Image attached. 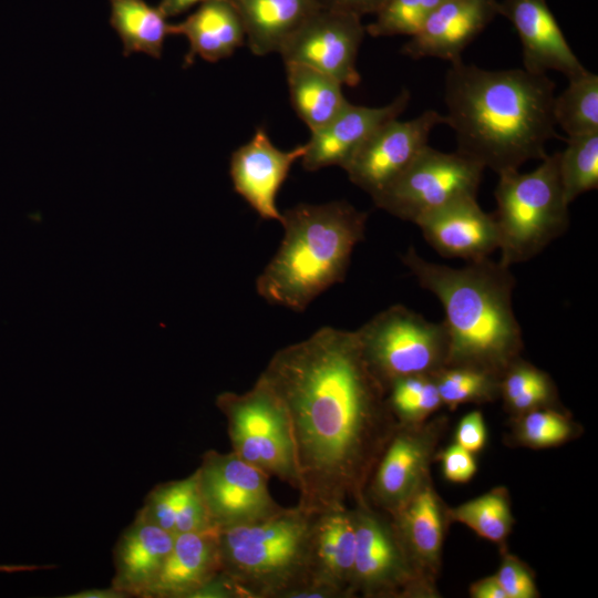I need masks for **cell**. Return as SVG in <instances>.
<instances>
[{
    "instance_id": "cell-1",
    "label": "cell",
    "mask_w": 598,
    "mask_h": 598,
    "mask_svg": "<svg viewBox=\"0 0 598 598\" xmlns=\"http://www.w3.org/2000/svg\"><path fill=\"white\" fill-rule=\"evenodd\" d=\"M259 377L290 422L298 506L317 514L365 501L371 473L398 424L355 331L322 327L275 352Z\"/></svg>"
},
{
    "instance_id": "cell-2",
    "label": "cell",
    "mask_w": 598,
    "mask_h": 598,
    "mask_svg": "<svg viewBox=\"0 0 598 598\" xmlns=\"http://www.w3.org/2000/svg\"><path fill=\"white\" fill-rule=\"evenodd\" d=\"M555 82L525 69L485 70L463 60L444 79V124L456 152L497 175L543 159L559 138L553 115Z\"/></svg>"
},
{
    "instance_id": "cell-3",
    "label": "cell",
    "mask_w": 598,
    "mask_h": 598,
    "mask_svg": "<svg viewBox=\"0 0 598 598\" xmlns=\"http://www.w3.org/2000/svg\"><path fill=\"white\" fill-rule=\"evenodd\" d=\"M402 261L443 307L448 336L446 367L472 368L502 378L523 349L509 267L486 258L453 268L429 261L413 248Z\"/></svg>"
},
{
    "instance_id": "cell-4",
    "label": "cell",
    "mask_w": 598,
    "mask_h": 598,
    "mask_svg": "<svg viewBox=\"0 0 598 598\" xmlns=\"http://www.w3.org/2000/svg\"><path fill=\"white\" fill-rule=\"evenodd\" d=\"M368 215L346 200L298 204L281 213L283 237L256 279L268 303L301 312L346 278Z\"/></svg>"
},
{
    "instance_id": "cell-5",
    "label": "cell",
    "mask_w": 598,
    "mask_h": 598,
    "mask_svg": "<svg viewBox=\"0 0 598 598\" xmlns=\"http://www.w3.org/2000/svg\"><path fill=\"white\" fill-rule=\"evenodd\" d=\"M313 516L297 505L255 523L218 529L220 571L244 598H290L312 584Z\"/></svg>"
},
{
    "instance_id": "cell-6",
    "label": "cell",
    "mask_w": 598,
    "mask_h": 598,
    "mask_svg": "<svg viewBox=\"0 0 598 598\" xmlns=\"http://www.w3.org/2000/svg\"><path fill=\"white\" fill-rule=\"evenodd\" d=\"M540 161L528 173L517 169L498 174L493 215L498 230V261L506 267L532 259L569 225L558 152Z\"/></svg>"
},
{
    "instance_id": "cell-7",
    "label": "cell",
    "mask_w": 598,
    "mask_h": 598,
    "mask_svg": "<svg viewBox=\"0 0 598 598\" xmlns=\"http://www.w3.org/2000/svg\"><path fill=\"white\" fill-rule=\"evenodd\" d=\"M371 372L384 386L411 375H433L447 364L444 322H431L403 305L380 311L354 330Z\"/></svg>"
},
{
    "instance_id": "cell-8",
    "label": "cell",
    "mask_w": 598,
    "mask_h": 598,
    "mask_svg": "<svg viewBox=\"0 0 598 598\" xmlns=\"http://www.w3.org/2000/svg\"><path fill=\"white\" fill-rule=\"evenodd\" d=\"M216 406L226 419L231 451L270 477L299 486L290 422L283 404L260 378L246 392H221Z\"/></svg>"
},
{
    "instance_id": "cell-9",
    "label": "cell",
    "mask_w": 598,
    "mask_h": 598,
    "mask_svg": "<svg viewBox=\"0 0 598 598\" xmlns=\"http://www.w3.org/2000/svg\"><path fill=\"white\" fill-rule=\"evenodd\" d=\"M484 167L458 152L426 145L405 171L373 197L377 207L416 224L465 197H476Z\"/></svg>"
},
{
    "instance_id": "cell-10",
    "label": "cell",
    "mask_w": 598,
    "mask_h": 598,
    "mask_svg": "<svg viewBox=\"0 0 598 598\" xmlns=\"http://www.w3.org/2000/svg\"><path fill=\"white\" fill-rule=\"evenodd\" d=\"M352 511L355 550L351 596L389 598L423 594L424 585L411 568L390 516L385 517L367 499L355 503Z\"/></svg>"
},
{
    "instance_id": "cell-11",
    "label": "cell",
    "mask_w": 598,
    "mask_h": 598,
    "mask_svg": "<svg viewBox=\"0 0 598 598\" xmlns=\"http://www.w3.org/2000/svg\"><path fill=\"white\" fill-rule=\"evenodd\" d=\"M195 472L212 524L218 529L255 523L283 508L269 492L270 476L233 451H206Z\"/></svg>"
},
{
    "instance_id": "cell-12",
    "label": "cell",
    "mask_w": 598,
    "mask_h": 598,
    "mask_svg": "<svg viewBox=\"0 0 598 598\" xmlns=\"http://www.w3.org/2000/svg\"><path fill=\"white\" fill-rule=\"evenodd\" d=\"M361 18L354 12L324 6L287 39L278 53L285 64L307 65L342 85L357 86L361 81L357 56L367 33Z\"/></svg>"
},
{
    "instance_id": "cell-13",
    "label": "cell",
    "mask_w": 598,
    "mask_h": 598,
    "mask_svg": "<svg viewBox=\"0 0 598 598\" xmlns=\"http://www.w3.org/2000/svg\"><path fill=\"white\" fill-rule=\"evenodd\" d=\"M444 115L426 110L419 116L381 124L342 167L351 183L372 198L383 192L426 146L432 130Z\"/></svg>"
},
{
    "instance_id": "cell-14",
    "label": "cell",
    "mask_w": 598,
    "mask_h": 598,
    "mask_svg": "<svg viewBox=\"0 0 598 598\" xmlns=\"http://www.w3.org/2000/svg\"><path fill=\"white\" fill-rule=\"evenodd\" d=\"M436 434L433 425H396L365 488V499L371 506L392 515L422 487Z\"/></svg>"
},
{
    "instance_id": "cell-15",
    "label": "cell",
    "mask_w": 598,
    "mask_h": 598,
    "mask_svg": "<svg viewBox=\"0 0 598 598\" xmlns=\"http://www.w3.org/2000/svg\"><path fill=\"white\" fill-rule=\"evenodd\" d=\"M306 144L281 151L259 127L249 142L230 157L229 173L235 192L266 220L280 221L276 198L293 163L306 153Z\"/></svg>"
},
{
    "instance_id": "cell-16",
    "label": "cell",
    "mask_w": 598,
    "mask_h": 598,
    "mask_svg": "<svg viewBox=\"0 0 598 598\" xmlns=\"http://www.w3.org/2000/svg\"><path fill=\"white\" fill-rule=\"evenodd\" d=\"M498 13L511 21L522 44L523 69L557 71L568 80L587 71L568 44L546 0H502Z\"/></svg>"
},
{
    "instance_id": "cell-17",
    "label": "cell",
    "mask_w": 598,
    "mask_h": 598,
    "mask_svg": "<svg viewBox=\"0 0 598 598\" xmlns=\"http://www.w3.org/2000/svg\"><path fill=\"white\" fill-rule=\"evenodd\" d=\"M497 0H444L402 47L411 59L462 61L465 48L495 19Z\"/></svg>"
},
{
    "instance_id": "cell-18",
    "label": "cell",
    "mask_w": 598,
    "mask_h": 598,
    "mask_svg": "<svg viewBox=\"0 0 598 598\" xmlns=\"http://www.w3.org/2000/svg\"><path fill=\"white\" fill-rule=\"evenodd\" d=\"M415 225L431 247L446 258L478 261L498 249L494 215L484 212L476 197H465L448 204Z\"/></svg>"
},
{
    "instance_id": "cell-19",
    "label": "cell",
    "mask_w": 598,
    "mask_h": 598,
    "mask_svg": "<svg viewBox=\"0 0 598 598\" xmlns=\"http://www.w3.org/2000/svg\"><path fill=\"white\" fill-rule=\"evenodd\" d=\"M410 102L403 90L389 104L380 107L348 105L329 123L311 133L301 157L306 171L329 166L343 167L365 140L384 122L399 117Z\"/></svg>"
},
{
    "instance_id": "cell-20",
    "label": "cell",
    "mask_w": 598,
    "mask_h": 598,
    "mask_svg": "<svg viewBox=\"0 0 598 598\" xmlns=\"http://www.w3.org/2000/svg\"><path fill=\"white\" fill-rule=\"evenodd\" d=\"M355 550V523L347 506L317 513L310 540L311 582L350 598Z\"/></svg>"
},
{
    "instance_id": "cell-21",
    "label": "cell",
    "mask_w": 598,
    "mask_h": 598,
    "mask_svg": "<svg viewBox=\"0 0 598 598\" xmlns=\"http://www.w3.org/2000/svg\"><path fill=\"white\" fill-rule=\"evenodd\" d=\"M389 516L413 573L427 587L425 582L439 569L444 538V513L437 495L425 482Z\"/></svg>"
},
{
    "instance_id": "cell-22",
    "label": "cell",
    "mask_w": 598,
    "mask_h": 598,
    "mask_svg": "<svg viewBox=\"0 0 598 598\" xmlns=\"http://www.w3.org/2000/svg\"><path fill=\"white\" fill-rule=\"evenodd\" d=\"M218 534V528H210L175 535L144 598H192L221 570Z\"/></svg>"
},
{
    "instance_id": "cell-23",
    "label": "cell",
    "mask_w": 598,
    "mask_h": 598,
    "mask_svg": "<svg viewBox=\"0 0 598 598\" xmlns=\"http://www.w3.org/2000/svg\"><path fill=\"white\" fill-rule=\"evenodd\" d=\"M174 535L135 516L114 549L112 587L127 597L144 598L168 556Z\"/></svg>"
},
{
    "instance_id": "cell-24",
    "label": "cell",
    "mask_w": 598,
    "mask_h": 598,
    "mask_svg": "<svg viewBox=\"0 0 598 598\" xmlns=\"http://www.w3.org/2000/svg\"><path fill=\"white\" fill-rule=\"evenodd\" d=\"M171 34L184 35L189 43L185 66L196 56L208 62L229 58L245 41L241 18L233 0L206 1L185 20L171 24Z\"/></svg>"
},
{
    "instance_id": "cell-25",
    "label": "cell",
    "mask_w": 598,
    "mask_h": 598,
    "mask_svg": "<svg viewBox=\"0 0 598 598\" xmlns=\"http://www.w3.org/2000/svg\"><path fill=\"white\" fill-rule=\"evenodd\" d=\"M246 42L258 56L279 52L287 39L318 9L321 0H233Z\"/></svg>"
},
{
    "instance_id": "cell-26",
    "label": "cell",
    "mask_w": 598,
    "mask_h": 598,
    "mask_svg": "<svg viewBox=\"0 0 598 598\" xmlns=\"http://www.w3.org/2000/svg\"><path fill=\"white\" fill-rule=\"evenodd\" d=\"M175 535L215 528L202 496L197 474L157 484L136 515Z\"/></svg>"
},
{
    "instance_id": "cell-27",
    "label": "cell",
    "mask_w": 598,
    "mask_h": 598,
    "mask_svg": "<svg viewBox=\"0 0 598 598\" xmlns=\"http://www.w3.org/2000/svg\"><path fill=\"white\" fill-rule=\"evenodd\" d=\"M285 65L291 105L311 133L329 123L348 105L343 85L336 79L307 65Z\"/></svg>"
},
{
    "instance_id": "cell-28",
    "label": "cell",
    "mask_w": 598,
    "mask_h": 598,
    "mask_svg": "<svg viewBox=\"0 0 598 598\" xmlns=\"http://www.w3.org/2000/svg\"><path fill=\"white\" fill-rule=\"evenodd\" d=\"M110 23L123 43L125 56L142 52L159 59L171 23L158 7L144 0H110Z\"/></svg>"
},
{
    "instance_id": "cell-29",
    "label": "cell",
    "mask_w": 598,
    "mask_h": 598,
    "mask_svg": "<svg viewBox=\"0 0 598 598\" xmlns=\"http://www.w3.org/2000/svg\"><path fill=\"white\" fill-rule=\"evenodd\" d=\"M555 95L553 115L567 137L598 132V75L586 71Z\"/></svg>"
},
{
    "instance_id": "cell-30",
    "label": "cell",
    "mask_w": 598,
    "mask_h": 598,
    "mask_svg": "<svg viewBox=\"0 0 598 598\" xmlns=\"http://www.w3.org/2000/svg\"><path fill=\"white\" fill-rule=\"evenodd\" d=\"M558 172L568 204L598 187V132L567 137L558 152Z\"/></svg>"
},
{
    "instance_id": "cell-31",
    "label": "cell",
    "mask_w": 598,
    "mask_h": 598,
    "mask_svg": "<svg viewBox=\"0 0 598 598\" xmlns=\"http://www.w3.org/2000/svg\"><path fill=\"white\" fill-rule=\"evenodd\" d=\"M446 515L450 519L464 524L480 537L493 543L503 542L514 522L505 488H494L447 511Z\"/></svg>"
},
{
    "instance_id": "cell-32",
    "label": "cell",
    "mask_w": 598,
    "mask_h": 598,
    "mask_svg": "<svg viewBox=\"0 0 598 598\" xmlns=\"http://www.w3.org/2000/svg\"><path fill=\"white\" fill-rule=\"evenodd\" d=\"M386 402L396 424L420 423L442 405L433 375L393 381L386 389Z\"/></svg>"
},
{
    "instance_id": "cell-33",
    "label": "cell",
    "mask_w": 598,
    "mask_h": 598,
    "mask_svg": "<svg viewBox=\"0 0 598 598\" xmlns=\"http://www.w3.org/2000/svg\"><path fill=\"white\" fill-rule=\"evenodd\" d=\"M442 404L455 409L468 402H485L499 394L501 378L472 368L444 367L433 374Z\"/></svg>"
},
{
    "instance_id": "cell-34",
    "label": "cell",
    "mask_w": 598,
    "mask_h": 598,
    "mask_svg": "<svg viewBox=\"0 0 598 598\" xmlns=\"http://www.w3.org/2000/svg\"><path fill=\"white\" fill-rule=\"evenodd\" d=\"M444 0H385L365 25L371 37H412L419 32L430 14Z\"/></svg>"
},
{
    "instance_id": "cell-35",
    "label": "cell",
    "mask_w": 598,
    "mask_h": 598,
    "mask_svg": "<svg viewBox=\"0 0 598 598\" xmlns=\"http://www.w3.org/2000/svg\"><path fill=\"white\" fill-rule=\"evenodd\" d=\"M525 413L519 424V437L530 446L557 445L570 435L569 422L555 411L534 409Z\"/></svg>"
},
{
    "instance_id": "cell-36",
    "label": "cell",
    "mask_w": 598,
    "mask_h": 598,
    "mask_svg": "<svg viewBox=\"0 0 598 598\" xmlns=\"http://www.w3.org/2000/svg\"><path fill=\"white\" fill-rule=\"evenodd\" d=\"M495 577L507 598H534L537 596L530 571L514 556H504Z\"/></svg>"
},
{
    "instance_id": "cell-37",
    "label": "cell",
    "mask_w": 598,
    "mask_h": 598,
    "mask_svg": "<svg viewBox=\"0 0 598 598\" xmlns=\"http://www.w3.org/2000/svg\"><path fill=\"white\" fill-rule=\"evenodd\" d=\"M444 477L453 483L468 482L476 472V463L472 453L457 444L448 446L440 455Z\"/></svg>"
},
{
    "instance_id": "cell-38",
    "label": "cell",
    "mask_w": 598,
    "mask_h": 598,
    "mask_svg": "<svg viewBox=\"0 0 598 598\" xmlns=\"http://www.w3.org/2000/svg\"><path fill=\"white\" fill-rule=\"evenodd\" d=\"M554 396V386L549 377L544 373L537 381L525 388L516 398L506 404L515 412L525 413L546 405Z\"/></svg>"
},
{
    "instance_id": "cell-39",
    "label": "cell",
    "mask_w": 598,
    "mask_h": 598,
    "mask_svg": "<svg viewBox=\"0 0 598 598\" xmlns=\"http://www.w3.org/2000/svg\"><path fill=\"white\" fill-rule=\"evenodd\" d=\"M486 442V427L480 411L467 413L458 423L455 444L470 453L480 452Z\"/></svg>"
},
{
    "instance_id": "cell-40",
    "label": "cell",
    "mask_w": 598,
    "mask_h": 598,
    "mask_svg": "<svg viewBox=\"0 0 598 598\" xmlns=\"http://www.w3.org/2000/svg\"><path fill=\"white\" fill-rule=\"evenodd\" d=\"M474 598H507L495 576L485 577L470 587Z\"/></svg>"
},
{
    "instance_id": "cell-41",
    "label": "cell",
    "mask_w": 598,
    "mask_h": 598,
    "mask_svg": "<svg viewBox=\"0 0 598 598\" xmlns=\"http://www.w3.org/2000/svg\"><path fill=\"white\" fill-rule=\"evenodd\" d=\"M385 0H338L337 8H341L359 16L374 14Z\"/></svg>"
},
{
    "instance_id": "cell-42",
    "label": "cell",
    "mask_w": 598,
    "mask_h": 598,
    "mask_svg": "<svg viewBox=\"0 0 598 598\" xmlns=\"http://www.w3.org/2000/svg\"><path fill=\"white\" fill-rule=\"evenodd\" d=\"M209 0H161L157 6L166 18L175 17L186 12L196 4H202Z\"/></svg>"
},
{
    "instance_id": "cell-43",
    "label": "cell",
    "mask_w": 598,
    "mask_h": 598,
    "mask_svg": "<svg viewBox=\"0 0 598 598\" xmlns=\"http://www.w3.org/2000/svg\"><path fill=\"white\" fill-rule=\"evenodd\" d=\"M64 598H127L125 594L122 591L115 589L111 586V588H91L81 590L78 592H74L72 595H65Z\"/></svg>"
},
{
    "instance_id": "cell-44",
    "label": "cell",
    "mask_w": 598,
    "mask_h": 598,
    "mask_svg": "<svg viewBox=\"0 0 598 598\" xmlns=\"http://www.w3.org/2000/svg\"><path fill=\"white\" fill-rule=\"evenodd\" d=\"M55 566H39V565H0V573H21V571H32L39 569H49Z\"/></svg>"
},
{
    "instance_id": "cell-45",
    "label": "cell",
    "mask_w": 598,
    "mask_h": 598,
    "mask_svg": "<svg viewBox=\"0 0 598 598\" xmlns=\"http://www.w3.org/2000/svg\"><path fill=\"white\" fill-rule=\"evenodd\" d=\"M321 1L328 7H336L338 3V0H321Z\"/></svg>"
}]
</instances>
